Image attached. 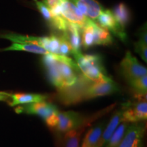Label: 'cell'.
I'll list each match as a JSON object with an SVG mask.
<instances>
[{
	"mask_svg": "<svg viewBox=\"0 0 147 147\" xmlns=\"http://www.w3.org/2000/svg\"><path fill=\"white\" fill-rule=\"evenodd\" d=\"M78 81L67 89L58 91V100L65 106L78 104L95 97L109 95L117 93L119 88L111 80L104 82H93L82 74Z\"/></svg>",
	"mask_w": 147,
	"mask_h": 147,
	"instance_id": "1",
	"label": "cell"
},
{
	"mask_svg": "<svg viewBox=\"0 0 147 147\" xmlns=\"http://www.w3.org/2000/svg\"><path fill=\"white\" fill-rule=\"evenodd\" d=\"M42 63L49 81L58 91L70 87L78 81L80 69L68 57L50 53L43 55Z\"/></svg>",
	"mask_w": 147,
	"mask_h": 147,
	"instance_id": "2",
	"label": "cell"
},
{
	"mask_svg": "<svg viewBox=\"0 0 147 147\" xmlns=\"http://www.w3.org/2000/svg\"><path fill=\"white\" fill-rule=\"evenodd\" d=\"M102 112L95 114L89 118H85L81 114L71 110L58 111L44 121L47 125L51 129H53L55 131L61 133H66L85 124H91L95 119L102 116Z\"/></svg>",
	"mask_w": 147,
	"mask_h": 147,
	"instance_id": "3",
	"label": "cell"
},
{
	"mask_svg": "<svg viewBox=\"0 0 147 147\" xmlns=\"http://www.w3.org/2000/svg\"><path fill=\"white\" fill-rule=\"evenodd\" d=\"M71 55L74 57L80 71L87 79L93 82L108 81L112 79L106 74L100 55H83L81 52Z\"/></svg>",
	"mask_w": 147,
	"mask_h": 147,
	"instance_id": "4",
	"label": "cell"
},
{
	"mask_svg": "<svg viewBox=\"0 0 147 147\" xmlns=\"http://www.w3.org/2000/svg\"><path fill=\"white\" fill-rule=\"evenodd\" d=\"M120 67L122 75L127 82L147 74L146 67L140 63L130 51L126 52L120 63Z\"/></svg>",
	"mask_w": 147,
	"mask_h": 147,
	"instance_id": "5",
	"label": "cell"
},
{
	"mask_svg": "<svg viewBox=\"0 0 147 147\" xmlns=\"http://www.w3.org/2000/svg\"><path fill=\"white\" fill-rule=\"evenodd\" d=\"M146 128L144 121L130 123L118 147H144Z\"/></svg>",
	"mask_w": 147,
	"mask_h": 147,
	"instance_id": "6",
	"label": "cell"
},
{
	"mask_svg": "<svg viewBox=\"0 0 147 147\" xmlns=\"http://www.w3.org/2000/svg\"><path fill=\"white\" fill-rule=\"evenodd\" d=\"M123 122L128 123L144 121L147 119L146 101L138 100L136 102L123 104Z\"/></svg>",
	"mask_w": 147,
	"mask_h": 147,
	"instance_id": "7",
	"label": "cell"
},
{
	"mask_svg": "<svg viewBox=\"0 0 147 147\" xmlns=\"http://www.w3.org/2000/svg\"><path fill=\"white\" fill-rule=\"evenodd\" d=\"M60 6L63 18L69 23L76 25L80 29L93 21L82 14L69 0H60Z\"/></svg>",
	"mask_w": 147,
	"mask_h": 147,
	"instance_id": "8",
	"label": "cell"
},
{
	"mask_svg": "<svg viewBox=\"0 0 147 147\" xmlns=\"http://www.w3.org/2000/svg\"><path fill=\"white\" fill-rule=\"evenodd\" d=\"M14 110L18 114L23 113L39 116L44 120L59 111L56 106L51 103L46 102L23 104L15 108Z\"/></svg>",
	"mask_w": 147,
	"mask_h": 147,
	"instance_id": "9",
	"label": "cell"
},
{
	"mask_svg": "<svg viewBox=\"0 0 147 147\" xmlns=\"http://www.w3.org/2000/svg\"><path fill=\"white\" fill-rule=\"evenodd\" d=\"M95 23H98L103 28L110 31L113 34L123 42H126L127 34L124 28L119 25L113 15V12L110 10H104L98 17Z\"/></svg>",
	"mask_w": 147,
	"mask_h": 147,
	"instance_id": "10",
	"label": "cell"
},
{
	"mask_svg": "<svg viewBox=\"0 0 147 147\" xmlns=\"http://www.w3.org/2000/svg\"><path fill=\"white\" fill-rule=\"evenodd\" d=\"M87 18L96 21L97 17L104 10L96 0H69Z\"/></svg>",
	"mask_w": 147,
	"mask_h": 147,
	"instance_id": "11",
	"label": "cell"
},
{
	"mask_svg": "<svg viewBox=\"0 0 147 147\" xmlns=\"http://www.w3.org/2000/svg\"><path fill=\"white\" fill-rule=\"evenodd\" d=\"M123 108H119V110H117L113 115L112 116L111 119L108 121L107 125L104 129V131L101 136L98 142L95 147H105L108 141L109 140L110 137L112 136L114 131L117 129V127L121 123L123 122L122 115H123Z\"/></svg>",
	"mask_w": 147,
	"mask_h": 147,
	"instance_id": "12",
	"label": "cell"
},
{
	"mask_svg": "<svg viewBox=\"0 0 147 147\" xmlns=\"http://www.w3.org/2000/svg\"><path fill=\"white\" fill-rule=\"evenodd\" d=\"M34 1L36 3L37 8L39 10L40 13L42 14L43 17L51 27L63 32L65 30L68 21H66L63 17H57L53 15L50 9L42 1H38V0H34Z\"/></svg>",
	"mask_w": 147,
	"mask_h": 147,
	"instance_id": "13",
	"label": "cell"
},
{
	"mask_svg": "<svg viewBox=\"0 0 147 147\" xmlns=\"http://www.w3.org/2000/svg\"><path fill=\"white\" fill-rule=\"evenodd\" d=\"M108 121L104 119L95 125L92 126L85 134L80 147H95L98 142Z\"/></svg>",
	"mask_w": 147,
	"mask_h": 147,
	"instance_id": "14",
	"label": "cell"
},
{
	"mask_svg": "<svg viewBox=\"0 0 147 147\" xmlns=\"http://www.w3.org/2000/svg\"><path fill=\"white\" fill-rule=\"evenodd\" d=\"M81 30L76 25L67 22L65 30L63 32V36L70 45L71 54L79 53L81 48V36L80 31Z\"/></svg>",
	"mask_w": 147,
	"mask_h": 147,
	"instance_id": "15",
	"label": "cell"
},
{
	"mask_svg": "<svg viewBox=\"0 0 147 147\" xmlns=\"http://www.w3.org/2000/svg\"><path fill=\"white\" fill-rule=\"evenodd\" d=\"M48 99V96L42 94H36V93H15L10 94V100L11 102L9 104L11 106L30 104V103H37L45 102Z\"/></svg>",
	"mask_w": 147,
	"mask_h": 147,
	"instance_id": "16",
	"label": "cell"
},
{
	"mask_svg": "<svg viewBox=\"0 0 147 147\" xmlns=\"http://www.w3.org/2000/svg\"><path fill=\"white\" fill-rule=\"evenodd\" d=\"M89 126L91 124H85L65 133L63 138V147H80L82 134Z\"/></svg>",
	"mask_w": 147,
	"mask_h": 147,
	"instance_id": "17",
	"label": "cell"
},
{
	"mask_svg": "<svg viewBox=\"0 0 147 147\" xmlns=\"http://www.w3.org/2000/svg\"><path fill=\"white\" fill-rule=\"evenodd\" d=\"M132 92L136 99L140 101H146L147 76H143L128 82Z\"/></svg>",
	"mask_w": 147,
	"mask_h": 147,
	"instance_id": "18",
	"label": "cell"
},
{
	"mask_svg": "<svg viewBox=\"0 0 147 147\" xmlns=\"http://www.w3.org/2000/svg\"><path fill=\"white\" fill-rule=\"evenodd\" d=\"M113 42V38L107 29L100 27L97 23L93 26V44L95 45H109Z\"/></svg>",
	"mask_w": 147,
	"mask_h": 147,
	"instance_id": "19",
	"label": "cell"
},
{
	"mask_svg": "<svg viewBox=\"0 0 147 147\" xmlns=\"http://www.w3.org/2000/svg\"><path fill=\"white\" fill-rule=\"evenodd\" d=\"M3 51H23L35 53V54L47 55L51 53L48 52L40 46L32 43H15L13 42L10 47L5 49Z\"/></svg>",
	"mask_w": 147,
	"mask_h": 147,
	"instance_id": "20",
	"label": "cell"
},
{
	"mask_svg": "<svg viewBox=\"0 0 147 147\" xmlns=\"http://www.w3.org/2000/svg\"><path fill=\"white\" fill-rule=\"evenodd\" d=\"M112 12L119 25L125 29L130 19L129 10L127 5L123 3H119L114 8Z\"/></svg>",
	"mask_w": 147,
	"mask_h": 147,
	"instance_id": "21",
	"label": "cell"
},
{
	"mask_svg": "<svg viewBox=\"0 0 147 147\" xmlns=\"http://www.w3.org/2000/svg\"><path fill=\"white\" fill-rule=\"evenodd\" d=\"M129 124L127 122L121 123L108 141L105 147H118Z\"/></svg>",
	"mask_w": 147,
	"mask_h": 147,
	"instance_id": "22",
	"label": "cell"
},
{
	"mask_svg": "<svg viewBox=\"0 0 147 147\" xmlns=\"http://www.w3.org/2000/svg\"><path fill=\"white\" fill-rule=\"evenodd\" d=\"M135 47V51L138 54L141 58L145 62H147V43L140 41L139 40L134 45Z\"/></svg>",
	"mask_w": 147,
	"mask_h": 147,
	"instance_id": "23",
	"label": "cell"
},
{
	"mask_svg": "<svg viewBox=\"0 0 147 147\" xmlns=\"http://www.w3.org/2000/svg\"><path fill=\"white\" fill-rule=\"evenodd\" d=\"M43 3L51 10L60 4V0H44Z\"/></svg>",
	"mask_w": 147,
	"mask_h": 147,
	"instance_id": "24",
	"label": "cell"
},
{
	"mask_svg": "<svg viewBox=\"0 0 147 147\" xmlns=\"http://www.w3.org/2000/svg\"><path fill=\"white\" fill-rule=\"evenodd\" d=\"M140 41H142L145 42V43H147V38H146V27H143L142 30L140 31Z\"/></svg>",
	"mask_w": 147,
	"mask_h": 147,
	"instance_id": "25",
	"label": "cell"
}]
</instances>
